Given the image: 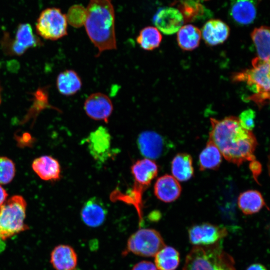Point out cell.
Wrapping results in <instances>:
<instances>
[{"label": "cell", "instance_id": "obj_29", "mask_svg": "<svg viewBox=\"0 0 270 270\" xmlns=\"http://www.w3.org/2000/svg\"><path fill=\"white\" fill-rule=\"evenodd\" d=\"M197 0H182L178 5L184 21L193 22L201 18L206 12V8Z\"/></svg>", "mask_w": 270, "mask_h": 270}, {"label": "cell", "instance_id": "obj_33", "mask_svg": "<svg viewBox=\"0 0 270 270\" xmlns=\"http://www.w3.org/2000/svg\"><path fill=\"white\" fill-rule=\"evenodd\" d=\"M132 270H158L154 264L148 260H142L136 264Z\"/></svg>", "mask_w": 270, "mask_h": 270}, {"label": "cell", "instance_id": "obj_18", "mask_svg": "<svg viewBox=\"0 0 270 270\" xmlns=\"http://www.w3.org/2000/svg\"><path fill=\"white\" fill-rule=\"evenodd\" d=\"M256 0H234L230 6V15L238 24L252 23L256 16Z\"/></svg>", "mask_w": 270, "mask_h": 270}, {"label": "cell", "instance_id": "obj_30", "mask_svg": "<svg viewBox=\"0 0 270 270\" xmlns=\"http://www.w3.org/2000/svg\"><path fill=\"white\" fill-rule=\"evenodd\" d=\"M15 174L16 166L14 162L6 156H0V185L11 182Z\"/></svg>", "mask_w": 270, "mask_h": 270}, {"label": "cell", "instance_id": "obj_6", "mask_svg": "<svg viewBox=\"0 0 270 270\" xmlns=\"http://www.w3.org/2000/svg\"><path fill=\"white\" fill-rule=\"evenodd\" d=\"M165 246L158 231L153 228H140L128 238L123 254L130 252L142 257H152Z\"/></svg>", "mask_w": 270, "mask_h": 270}, {"label": "cell", "instance_id": "obj_11", "mask_svg": "<svg viewBox=\"0 0 270 270\" xmlns=\"http://www.w3.org/2000/svg\"><path fill=\"white\" fill-rule=\"evenodd\" d=\"M184 22V17L180 11L172 7L160 8L153 18L154 24L158 30L168 35L178 32Z\"/></svg>", "mask_w": 270, "mask_h": 270}, {"label": "cell", "instance_id": "obj_34", "mask_svg": "<svg viewBox=\"0 0 270 270\" xmlns=\"http://www.w3.org/2000/svg\"><path fill=\"white\" fill-rule=\"evenodd\" d=\"M250 168L251 170L254 180L257 182L258 176L262 172V166L260 164L255 160L250 161Z\"/></svg>", "mask_w": 270, "mask_h": 270}, {"label": "cell", "instance_id": "obj_19", "mask_svg": "<svg viewBox=\"0 0 270 270\" xmlns=\"http://www.w3.org/2000/svg\"><path fill=\"white\" fill-rule=\"evenodd\" d=\"M230 34V28L220 20H210L202 28L204 40L209 46H214L223 43Z\"/></svg>", "mask_w": 270, "mask_h": 270}, {"label": "cell", "instance_id": "obj_38", "mask_svg": "<svg viewBox=\"0 0 270 270\" xmlns=\"http://www.w3.org/2000/svg\"></svg>", "mask_w": 270, "mask_h": 270}, {"label": "cell", "instance_id": "obj_22", "mask_svg": "<svg viewBox=\"0 0 270 270\" xmlns=\"http://www.w3.org/2000/svg\"><path fill=\"white\" fill-rule=\"evenodd\" d=\"M82 86V80L78 73L74 70H65L60 72L58 76L56 87L62 95H74L80 90Z\"/></svg>", "mask_w": 270, "mask_h": 270}, {"label": "cell", "instance_id": "obj_23", "mask_svg": "<svg viewBox=\"0 0 270 270\" xmlns=\"http://www.w3.org/2000/svg\"><path fill=\"white\" fill-rule=\"evenodd\" d=\"M238 204L240 210L248 215L258 212L265 206V202L260 192L248 190L240 194Z\"/></svg>", "mask_w": 270, "mask_h": 270}, {"label": "cell", "instance_id": "obj_35", "mask_svg": "<svg viewBox=\"0 0 270 270\" xmlns=\"http://www.w3.org/2000/svg\"><path fill=\"white\" fill-rule=\"evenodd\" d=\"M8 194L6 190L0 185V207L6 200Z\"/></svg>", "mask_w": 270, "mask_h": 270}, {"label": "cell", "instance_id": "obj_14", "mask_svg": "<svg viewBox=\"0 0 270 270\" xmlns=\"http://www.w3.org/2000/svg\"><path fill=\"white\" fill-rule=\"evenodd\" d=\"M50 262L55 270H74L78 264V256L70 245L61 244L50 253Z\"/></svg>", "mask_w": 270, "mask_h": 270}, {"label": "cell", "instance_id": "obj_1", "mask_svg": "<svg viewBox=\"0 0 270 270\" xmlns=\"http://www.w3.org/2000/svg\"><path fill=\"white\" fill-rule=\"evenodd\" d=\"M211 130L208 140L218 148L228 162L238 166L246 161L256 159L254 152L258 145L250 130L243 128L238 118L230 116L222 120L210 118Z\"/></svg>", "mask_w": 270, "mask_h": 270}, {"label": "cell", "instance_id": "obj_37", "mask_svg": "<svg viewBox=\"0 0 270 270\" xmlns=\"http://www.w3.org/2000/svg\"><path fill=\"white\" fill-rule=\"evenodd\" d=\"M1 101H2V100H1V88H0V104L1 103Z\"/></svg>", "mask_w": 270, "mask_h": 270}, {"label": "cell", "instance_id": "obj_25", "mask_svg": "<svg viewBox=\"0 0 270 270\" xmlns=\"http://www.w3.org/2000/svg\"><path fill=\"white\" fill-rule=\"evenodd\" d=\"M200 30L192 24L182 26L177 34V41L179 46L184 50H192L199 45L201 38Z\"/></svg>", "mask_w": 270, "mask_h": 270}, {"label": "cell", "instance_id": "obj_28", "mask_svg": "<svg viewBox=\"0 0 270 270\" xmlns=\"http://www.w3.org/2000/svg\"><path fill=\"white\" fill-rule=\"evenodd\" d=\"M136 42L144 50H152L159 46L162 36L158 29L148 26L142 28L136 37Z\"/></svg>", "mask_w": 270, "mask_h": 270}, {"label": "cell", "instance_id": "obj_7", "mask_svg": "<svg viewBox=\"0 0 270 270\" xmlns=\"http://www.w3.org/2000/svg\"><path fill=\"white\" fill-rule=\"evenodd\" d=\"M37 33L42 38L57 40L68 34V21L66 15L60 9L48 8L42 12L36 24Z\"/></svg>", "mask_w": 270, "mask_h": 270}, {"label": "cell", "instance_id": "obj_9", "mask_svg": "<svg viewBox=\"0 0 270 270\" xmlns=\"http://www.w3.org/2000/svg\"><path fill=\"white\" fill-rule=\"evenodd\" d=\"M130 170L134 178V184L132 189L141 194H143L150 186L158 171L156 164L153 160L147 158L135 162Z\"/></svg>", "mask_w": 270, "mask_h": 270}, {"label": "cell", "instance_id": "obj_16", "mask_svg": "<svg viewBox=\"0 0 270 270\" xmlns=\"http://www.w3.org/2000/svg\"><path fill=\"white\" fill-rule=\"evenodd\" d=\"M106 214L104 204L98 198H93L84 203L80 212V216L85 224L95 228L103 224Z\"/></svg>", "mask_w": 270, "mask_h": 270}, {"label": "cell", "instance_id": "obj_3", "mask_svg": "<svg viewBox=\"0 0 270 270\" xmlns=\"http://www.w3.org/2000/svg\"><path fill=\"white\" fill-rule=\"evenodd\" d=\"M182 270H236L233 258L218 244L194 246L186 256Z\"/></svg>", "mask_w": 270, "mask_h": 270}, {"label": "cell", "instance_id": "obj_27", "mask_svg": "<svg viewBox=\"0 0 270 270\" xmlns=\"http://www.w3.org/2000/svg\"><path fill=\"white\" fill-rule=\"evenodd\" d=\"M255 45L258 58L264 60H270V28L267 26L255 28L250 34Z\"/></svg>", "mask_w": 270, "mask_h": 270}, {"label": "cell", "instance_id": "obj_17", "mask_svg": "<svg viewBox=\"0 0 270 270\" xmlns=\"http://www.w3.org/2000/svg\"><path fill=\"white\" fill-rule=\"evenodd\" d=\"M32 166L34 172L42 180L56 181L60 178V163L52 156H42L35 158Z\"/></svg>", "mask_w": 270, "mask_h": 270}, {"label": "cell", "instance_id": "obj_31", "mask_svg": "<svg viewBox=\"0 0 270 270\" xmlns=\"http://www.w3.org/2000/svg\"><path fill=\"white\" fill-rule=\"evenodd\" d=\"M68 22L72 26L79 28L84 25L86 18V8L81 5H74L69 9L66 15Z\"/></svg>", "mask_w": 270, "mask_h": 270}, {"label": "cell", "instance_id": "obj_21", "mask_svg": "<svg viewBox=\"0 0 270 270\" xmlns=\"http://www.w3.org/2000/svg\"><path fill=\"white\" fill-rule=\"evenodd\" d=\"M171 171L178 181L185 182L191 178L194 172L191 156L186 153L178 154L172 161Z\"/></svg>", "mask_w": 270, "mask_h": 270}, {"label": "cell", "instance_id": "obj_2", "mask_svg": "<svg viewBox=\"0 0 270 270\" xmlns=\"http://www.w3.org/2000/svg\"><path fill=\"white\" fill-rule=\"evenodd\" d=\"M114 11L111 0H90L84 26L98 49L96 57L104 51L116 49Z\"/></svg>", "mask_w": 270, "mask_h": 270}, {"label": "cell", "instance_id": "obj_13", "mask_svg": "<svg viewBox=\"0 0 270 270\" xmlns=\"http://www.w3.org/2000/svg\"><path fill=\"white\" fill-rule=\"evenodd\" d=\"M137 142L140 152L146 158L155 160L164 152V140L160 134L152 130L142 132L138 136Z\"/></svg>", "mask_w": 270, "mask_h": 270}, {"label": "cell", "instance_id": "obj_24", "mask_svg": "<svg viewBox=\"0 0 270 270\" xmlns=\"http://www.w3.org/2000/svg\"><path fill=\"white\" fill-rule=\"evenodd\" d=\"M180 262L179 252L174 248L165 246L154 256V264L158 270H176Z\"/></svg>", "mask_w": 270, "mask_h": 270}, {"label": "cell", "instance_id": "obj_32", "mask_svg": "<svg viewBox=\"0 0 270 270\" xmlns=\"http://www.w3.org/2000/svg\"><path fill=\"white\" fill-rule=\"evenodd\" d=\"M256 113L252 109H248L242 112L238 118L241 126L244 129L250 130L254 128Z\"/></svg>", "mask_w": 270, "mask_h": 270}, {"label": "cell", "instance_id": "obj_20", "mask_svg": "<svg viewBox=\"0 0 270 270\" xmlns=\"http://www.w3.org/2000/svg\"><path fill=\"white\" fill-rule=\"evenodd\" d=\"M38 41L28 24H22L18 28L15 39L12 44V50L14 54L20 55L28 49L36 46Z\"/></svg>", "mask_w": 270, "mask_h": 270}, {"label": "cell", "instance_id": "obj_36", "mask_svg": "<svg viewBox=\"0 0 270 270\" xmlns=\"http://www.w3.org/2000/svg\"><path fill=\"white\" fill-rule=\"evenodd\" d=\"M246 270H267L262 264L259 263L253 264L250 266Z\"/></svg>", "mask_w": 270, "mask_h": 270}, {"label": "cell", "instance_id": "obj_8", "mask_svg": "<svg viewBox=\"0 0 270 270\" xmlns=\"http://www.w3.org/2000/svg\"><path fill=\"white\" fill-rule=\"evenodd\" d=\"M228 234L225 227L208 222L193 225L188 230L190 242L194 246L214 244L225 238Z\"/></svg>", "mask_w": 270, "mask_h": 270}, {"label": "cell", "instance_id": "obj_26", "mask_svg": "<svg viewBox=\"0 0 270 270\" xmlns=\"http://www.w3.org/2000/svg\"><path fill=\"white\" fill-rule=\"evenodd\" d=\"M222 160V155L220 150L212 142L208 140L199 156L200 170H216L220 166Z\"/></svg>", "mask_w": 270, "mask_h": 270}, {"label": "cell", "instance_id": "obj_12", "mask_svg": "<svg viewBox=\"0 0 270 270\" xmlns=\"http://www.w3.org/2000/svg\"><path fill=\"white\" fill-rule=\"evenodd\" d=\"M90 154L96 160H104L110 156L111 138L108 130L99 126L86 139Z\"/></svg>", "mask_w": 270, "mask_h": 270}, {"label": "cell", "instance_id": "obj_15", "mask_svg": "<svg viewBox=\"0 0 270 270\" xmlns=\"http://www.w3.org/2000/svg\"><path fill=\"white\" fill-rule=\"evenodd\" d=\"M182 188L178 181L172 176L164 174L158 178L154 186L156 198L164 202H171L180 195Z\"/></svg>", "mask_w": 270, "mask_h": 270}, {"label": "cell", "instance_id": "obj_5", "mask_svg": "<svg viewBox=\"0 0 270 270\" xmlns=\"http://www.w3.org/2000/svg\"><path fill=\"white\" fill-rule=\"evenodd\" d=\"M26 202L20 195L7 200L0 207V240H6L28 228L25 224Z\"/></svg>", "mask_w": 270, "mask_h": 270}, {"label": "cell", "instance_id": "obj_10", "mask_svg": "<svg viewBox=\"0 0 270 270\" xmlns=\"http://www.w3.org/2000/svg\"><path fill=\"white\" fill-rule=\"evenodd\" d=\"M84 108L90 118L106 122H108L114 110L110 98L100 92L93 93L87 98L84 102Z\"/></svg>", "mask_w": 270, "mask_h": 270}, {"label": "cell", "instance_id": "obj_4", "mask_svg": "<svg viewBox=\"0 0 270 270\" xmlns=\"http://www.w3.org/2000/svg\"><path fill=\"white\" fill-rule=\"evenodd\" d=\"M252 64V68L234 73L232 80L234 82H246L253 92L247 100L254 102L260 108L270 99V60L256 57Z\"/></svg>", "mask_w": 270, "mask_h": 270}]
</instances>
